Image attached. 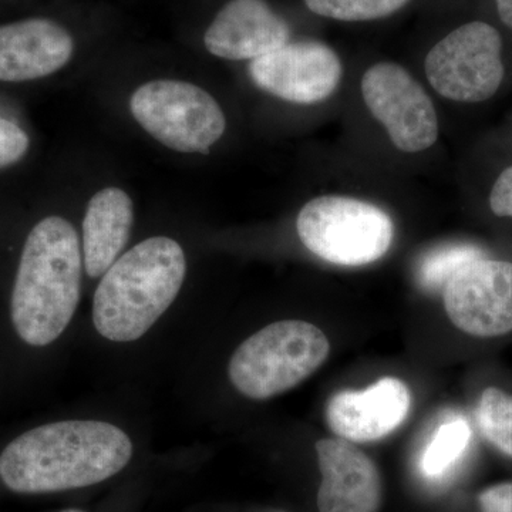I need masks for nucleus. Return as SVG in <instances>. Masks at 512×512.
Wrapping results in <instances>:
<instances>
[{
	"label": "nucleus",
	"mask_w": 512,
	"mask_h": 512,
	"mask_svg": "<svg viewBox=\"0 0 512 512\" xmlns=\"http://www.w3.org/2000/svg\"><path fill=\"white\" fill-rule=\"evenodd\" d=\"M133 457L126 431L99 420L43 424L10 441L0 478L19 494H49L103 483Z\"/></svg>",
	"instance_id": "f257e3e1"
},
{
	"label": "nucleus",
	"mask_w": 512,
	"mask_h": 512,
	"mask_svg": "<svg viewBox=\"0 0 512 512\" xmlns=\"http://www.w3.org/2000/svg\"><path fill=\"white\" fill-rule=\"evenodd\" d=\"M82 251L76 229L62 217L33 227L13 286L10 315L23 342L50 345L72 322L80 301Z\"/></svg>",
	"instance_id": "f03ea898"
},
{
	"label": "nucleus",
	"mask_w": 512,
	"mask_h": 512,
	"mask_svg": "<svg viewBox=\"0 0 512 512\" xmlns=\"http://www.w3.org/2000/svg\"><path fill=\"white\" fill-rule=\"evenodd\" d=\"M187 261L167 237L140 242L120 256L94 293L93 323L111 342H134L153 328L183 288Z\"/></svg>",
	"instance_id": "7ed1b4c3"
},
{
	"label": "nucleus",
	"mask_w": 512,
	"mask_h": 512,
	"mask_svg": "<svg viewBox=\"0 0 512 512\" xmlns=\"http://www.w3.org/2000/svg\"><path fill=\"white\" fill-rule=\"evenodd\" d=\"M330 343L305 320H279L245 340L231 360L228 376L239 393L266 400L292 390L325 363Z\"/></svg>",
	"instance_id": "20e7f679"
},
{
	"label": "nucleus",
	"mask_w": 512,
	"mask_h": 512,
	"mask_svg": "<svg viewBox=\"0 0 512 512\" xmlns=\"http://www.w3.org/2000/svg\"><path fill=\"white\" fill-rule=\"evenodd\" d=\"M306 248L329 264H372L389 251L394 237L392 218L370 202L338 195L309 201L296 221Z\"/></svg>",
	"instance_id": "39448f33"
},
{
	"label": "nucleus",
	"mask_w": 512,
	"mask_h": 512,
	"mask_svg": "<svg viewBox=\"0 0 512 512\" xmlns=\"http://www.w3.org/2000/svg\"><path fill=\"white\" fill-rule=\"evenodd\" d=\"M131 113L156 140L180 153L208 154L227 127L210 93L178 80L143 84L130 101Z\"/></svg>",
	"instance_id": "423d86ee"
},
{
	"label": "nucleus",
	"mask_w": 512,
	"mask_h": 512,
	"mask_svg": "<svg viewBox=\"0 0 512 512\" xmlns=\"http://www.w3.org/2000/svg\"><path fill=\"white\" fill-rule=\"evenodd\" d=\"M503 40L493 26L471 22L440 40L426 57V76L440 96L460 103L491 99L504 79Z\"/></svg>",
	"instance_id": "0eeeda50"
},
{
	"label": "nucleus",
	"mask_w": 512,
	"mask_h": 512,
	"mask_svg": "<svg viewBox=\"0 0 512 512\" xmlns=\"http://www.w3.org/2000/svg\"><path fill=\"white\" fill-rule=\"evenodd\" d=\"M367 109L383 124L394 147L420 153L436 144L439 120L426 90L404 67L377 63L362 79Z\"/></svg>",
	"instance_id": "6e6552de"
},
{
	"label": "nucleus",
	"mask_w": 512,
	"mask_h": 512,
	"mask_svg": "<svg viewBox=\"0 0 512 512\" xmlns=\"http://www.w3.org/2000/svg\"><path fill=\"white\" fill-rule=\"evenodd\" d=\"M443 292L448 318L468 335L495 338L511 332V262L476 259L458 269Z\"/></svg>",
	"instance_id": "1a4fd4ad"
},
{
	"label": "nucleus",
	"mask_w": 512,
	"mask_h": 512,
	"mask_svg": "<svg viewBox=\"0 0 512 512\" xmlns=\"http://www.w3.org/2000/svg\"><path fill=\"white\" fill-rule=\"evenodd\" d=\"M252 82L264 92L296 104H316L338 89L343 69L325 43H286L249 64Z\"/></svg>",
	"instance_id": "9d476101"
},
{
	"label": "nucleus",
	"mask_w": 512,
	"mask_h": 512,
	"mask_svg": "<svg viewBox=\"0 0 512 512\" xmlns=\"http://www.w3.org/2000/svg\"><path fill=\"white\" fill-rule=\"evenodd\" d=\"M412 394L396 377H383L362 392H340L326 406V421L340 439L367 443L393 433L409 416Z\"/></svg>",
	"instance_id": "9b49d317"
},
{
	"label": "nucleus",
	"mask_w": 512,
	"mask_h": 512,
	"mask_svg": "<svg viewBox=\"0 0 512 512\" xmlns=\"http://www.w3.org/2000/svg\"><path fill=\"white\" fill-rule=\"evenodd\" d=\"M322 483L320 512H377L382 504V480L372 460L345 439L316 443Z\"/></svg>",
	"instance_id": "f8f14e48"
},
{
	"label": "nucleus",
	"mask_w": 512,
	"mask_h": 512,
	"mask_svg": "<svg viewBox=\"0 0 512 512\" xmlns=\"http://www.w3.org/2000/svg\"><path fill=\"white\" fill-rule=\"evenodd\" d=\"M291 39V29L265 0H231L211 23L204 45L227 60H255Z\"/></svg>",
	"instance_id": "ddd939ff"
},
{
	"label": "nucleus",
	"mask_w": 512,
	"mask_h": 512,
	"mask_svg": "<svg viewBox=\"0 0 512 512\" xmlns=\"http://www.w3.org/2000/svg\"><path fill=\"white\" fill-rule=\"evenodd\" d=\"M72 36L49 19L0 26V82H29L62 69L72 59Z\"/></svg>",
	"instance_id": "4468645a"
},
{
	"label": "nucleus",
	"mask_w": 512,
	"mask_h": 512,
	"mask_svg": "<svg viewBox=\"0 0 512 512\" xmlns=\"http://www.w3.org/2000/svg\"><path fill=\"white\" fill-rule=\"evenodd\" d=\"M134 222L133 201L120 188L97 192L83 221V264L92 278L106 274L126 247Z\"/></svg>",
	"instance_id": "2eb2a0df"
},
{
	"label": "nucleus",
	"mask_w": 512,
	"mask_h": 512,
	"mask_svg": "<svg viewBox=\"0 0 512 512\" xmlns=\"http://www.w3.org/2000/svg\"><path fill=\"white\" fill-rule=\"evenodd\" d=\"M471 441V427L463 417L441 424L429 446L424 448L420 470L430 480H441L466 456Z\"/></svg>",
	"instance_id": "dca6fc26"
},
{
	"label": "nucleus",
	"mask_w": 512,
	"mask_h": 512,
	"mask_svg": "<svg viewBox=\"0 0 512 512\" xmlns=\"http://www.w3.org/2000/svg\"><path fill=\"white\" fill-rule=\"evenodd\" d=\"M480 258H485L484 252L474 245H443V247L431 249L420 259L417 266V279L421 288L426 291H440L458 269Z\"/></svg>",
	"instance_id": "f3484780"
},
{
	"label": "nucleus",
	"mask_w": 512,
	"mask_h": 512,
	"mask_svg": "<svg viewBox=\"0 0 512 512\" xmlns=\"http://www.w3.org/2000/svg\"><path fill=\"white\" fill-rule=\"evenodd\" d=\"M481 434L505 456L512 457V396L503 390H484L477 407Z\"/></svg>",
	"instance_id": "a211bd4d"
},
{
	"label": "nucleus",
	"mask_w": 512,
	"mask_h": 512,
	"mask_svg": "<svg viewBox=\"0 0 512 512\" xmlns=\"http://www.w3.org/2000/svg\"><path fill=\"white\" fill-rule=\"evenodd\" d=\"M410 0H305L306 6L323 18L343 22H366L386 18Z\"/></svg>",
	"instance_id": "6ab92c4d"
},
{
	"label": "nucleus",
	"mask_w": 512,
	"mask_h": 512,
	"mask_svg": "<svg viewBox=\"0 0 512 512\" xmlns=\"http://www.w3.org/2000/svg\"><path fill=\"white\" fill-rule=\"evenodd\" d=\"M28 148V134L12 121L0 117V168L18 163Z\"/></svg>",
	"instance_id": "aec40b11"
},
{
	"label": "nucleus",
	"mask_w": 512,
	"mask_h": 512,
	"mask_svg": "<svg viewBox=\"0 0 512 512\" xmlns=\"http://www.w3.org/2000/svg\"><path fill=\"white\" fill-rule=\"evenodd\" d=\"M490 207L498 217H512V167L495 181L490 195Z\"/></svg>",
	"instance_id": "412c9836"
},
{
	"label": "nucleus",
	"mask_w": 512,
	"mask_h": 512,
	"mask_svg": "<svg viewBox=\"0 0 512 512\" xmlns=\"http://www.w3.org/2000/svg\"><path fill=\"white\" fill-rule=\"evenodd\" d=\"M483 512H512V483L493 485L478 497Z\"/></svg>",
	"instance_id": "4be33fe9"
},
{
	"label": "nucleus",
	"mask_w": 512,
	"mask_h": 512,
	"mask_svg": "<svg viewBox=\"0 0 512 512\" xmlns=\"http://www.w3.org/2000/svg\"><path fill=\"white\" fill-rule=\"evenodd\" d=\"M497 2L498 15L501 20L512 29V0H495Z\"/></svg>",
	"instance_id": "5701e85b"
},
{
	"label": "nucleus",
	"mask_w": 512,
	"mask_h": 512,
	"mask_svg": "<svg viewBox=\"0 0 512 512\" xmlns=\"http://www.w3.org/2000/svg\"><path fill=\"white\" fill-rule=\"evenodd\" d=\"M60 512H86V511L76 510V508H70V510H64V511H60Z\"/></svg>",
	"instance_id": "b1692460"
}]
</instances>
